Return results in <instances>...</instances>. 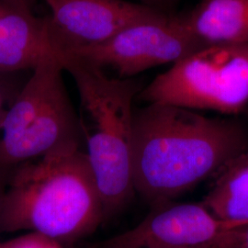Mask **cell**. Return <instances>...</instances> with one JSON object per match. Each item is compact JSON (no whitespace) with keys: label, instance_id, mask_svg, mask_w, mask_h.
<instances>
[{"label":"cell","instance_id":"cell-1","mask_svg":"<svg viewBox=\"0 0 248 248\" xmlns=\"http://www.w3.org/2000/svg\"><path fill=\"white\" fill-rule=\"evenodd\" d=\"M248 152V127L180 107L134 108L135 195L150 207L174 202Z\"/></svg>","mask_w":248,"mask_h":248},{"label":"cell","instance_id":"cell-2","mask_svg":"<svg viewBox=\"0 0 248 248\" xmlns=\"http://www.w3.org/2000/svg\"><path fill=\"white\" fill-rule=\"evenodd\" d=\"M103 222L102 198L82 147L54 151L11 171L1 232H37L64 246L88 237Z\"/></svg>","mask_w":248,"mask_h":248},{"label":"cell","instance_id":"cell-3","mask_svg":"<svg viewBox=\"0 0 248 248\" xmlns=\"http://www.w3.org/2000/svg\"><path fill=\"white\" fill-rule=\"evenodd\" d=\"M62 68L79 94L80 131L104 206L105 222L119 214L134 196L133 101L142 90L134 78H119L73 57Z\"/></svg>","mask_w":248,"mask_h":248},{"label":"cell","instance_id":"cell-4","mask_svg":"<svg viewBox=\"0 0 248 248\" xmlns=\"http://www.w3.org/2000/svg\"><path fill=\"white\" fill-rule=\"evenodd\" d=\"M62 63L50 58L33 69L0 129V166L19 165L62 148L82 147L78 113L65 87Z\"/></svg>","mask_w":248,"mask_h":248},{"label":"cell","instance_id":"cell-5","mask_svg":"<svg viewBox=\"0 0 248 248\" xmlns=\"http://www.w3.org/2000/svg\"><path fill=\"white\" fill-rule=\"evenodd\" d=\"M137 98L235 115L248 105V45H203L142 88Z\"/></svg>","mask_w":248,"mask_h":248},{"label":"cell","instance_id":"cell-6","mask_svg":"<svg viewBox=\"0 0 248 248\" xmlns=\"http://www.w3.org/2000/svg\"><path fill=\"white\" fill-rule=\"evenodd\" d=\"M184 16L166 13L127 27L99 45L81 48L61 57H73L115 78H132L167 63H175L202 47Z\"/></svg>","mask_w":248,"mask_h":248},{"label":"cell","instance_id":"cell-7","mask_svg":"<svg viewBox=\"0 0 248 248\" xmlns=\"http://www.w3.org/2000/svg\"><path fill=\"white\" fill-rule=\"evenodd\" d=\"M45 26L59 60L63 54L102 44L125 28L168 13L130 0H44ZM61 62V61H60Z\"/></svg>","mask_w":248,"mask_h":248},{"label":"cell","instance_id":"cell-8","mask_svg":"<svg viewBox=\"0 0 248 248\" xmlns=\"http://www.w3.org/2000/svg\"><path fill=\"white\" fill-rule=\"evenodd\" d=\"M233 227L216 217L202 202H169L151 207L131 230L108 240L106 248H216Z\"/></svg>","mask_w":248,"mask_h":248},{"label":"cell","instance_id":"cell-9","mask_svg":"<svg viewBox=\"0 0 248 248\" xmlns=\"http://www.w3.org/2000/svg\"><path fill=\"white\" fill-rule=\"evenodd\" d=\"M50 58L59 60L50 45L45 17L16 9L0 17V72L33 70Z\"/></svg>","mask_w":248,"mask_h":248},{"label":"cell","instance_id":"cell-10","mask_svg":"<svg viewBox=\"0 0 248 248\" xmlns=\"http://www.w3.org/2000/svg\"><path fill=\"white\" fill-rule=\"evenodd\" d=\"M184 18L202 45H248V0H202Z\"/></svg>","mask_w":248,"mask_h":248},{"label":"cell","instance_id":"cell-11","mask_svg":"<svg viewBox=\"0 0 248 248\" xmlns=\"http://www.w3.org/2000/svg\"><path fill=\"white\" fill-rule=\"evenodd\" d=\"M202 202L233 227L248 223V152L232 160L214 177Z\"/></svg>","mask_w":248,"mask_h":248},{"label":"cell","instance_id":"cell-12","mask_svg":"<svg viewBox=\"0 0 248 248\" xmlns=\"http://www.w3.org/2000/svg\"><path fill=\"white\" fill-rule=\"evenodd\" d=\"M32 70L0 72V129L4 119Z\"/></svg>","mask_w":248,"mask_h":248},{"label":"cell","instance_id":"cell-13","mask_svg":"<svg viewBox=\"0 0 248 248\" xmlns=\"http://www.w3.org/2000/svg\"><path fill=\"white\" fill-rule=\"evenodd\" d=\"M0 248H65L61 243L37 232H29L18 238L1 243Z\"/></svg>","mask_w":248,"mask_h":248},{"label":"cell","instance_id":"cell-14","mask_svg":"<svg viewBox=\"0 0 248 248\" xmlns=\"http://www.w3.org/2000/svg\"><path fill=\"white\" fill-rule=\"evenodd\" d=\"M216 248H248V223L226 231Z\"/></svg>","mask_w":248,"mask_h":248},{"label":"cell","instance_id":"cell-15","mask_svg":"<svg viewBox=\"0 0 248 248\" xmlns=\"http://www.w3.org/2000/svg\"><path fill=\"white\" fill-rule=\"evenodd\" d=\"M12 170H9L8 169H5L0 166V234L1 232V213H2V204H3V200H4V195L5 191L8 186L10 173Z\"/></svg>","mask_w":248,"mask_h":248},{"label":"cell","instance_id":"cell-16","mask_svg":"<svg viewBox=\"0 0 248 248\" xmlns=\"http://www.w3.org/2000/svg\"><path fill=\"white\" fill-rule=\"evenodd\" d=\"M130 1L137 2L154 9H159L164 12H168L169 8L173 5V3L176 0H130Z\"/></svg>","mask_w":248,"mask_h":248},{"label":"cell","instance_id":"cell-17","mask_svg":"<svg viewBox=\"0 0 248 248\" xmlns=\"http://www.w3.org/2000/svg\"><path fill=\"white\" fill-rule=\"evenodd\" d=\"M0 2L10 9L32 12L34 0H0Z\"/></svg>","mask_w":248,"mask_h":248},{"label":"cell","instance_id":"cell-18","mask_svg":"<svg viewBox=\"0 0 248 248\" xmlns=\"http://www.w3.org/2000/svg\"><path fill=\"white\" fill-rule=\"evenodd\" d=\"M11 9H10L8 6H6V5H4L3 3L0 2V17L3 16L4 14H6L7 12H9V10H11Z\"/></svg>","mask_w":248,"mask_h":248},{"label":"cell","instance_id":"cell-19","mask_svg":"<svg viewBox=\"0 0 248 248\" xmlns=\"http://www.w3.org/2000/svg\"><path fill=\"white\" fill-rule=\"evenodd\" d=\"M101 248H104V247H103V246H102V245H101Z\"/></svg>","mask_w":248,"mask_h":248},{"label":"cell","instance_id":"cell-20","mask_svg":"<svg viewBox=\"0 0 248 248\" xmlns=\"http://www.w3.org/2000/svg\"><path fill=\"white\" fill-rule=\"evenodd\" d=\"M101 248V247H99V248Z\"/></svg>","mask_w":248,"mask_h":248}]
</instances>
